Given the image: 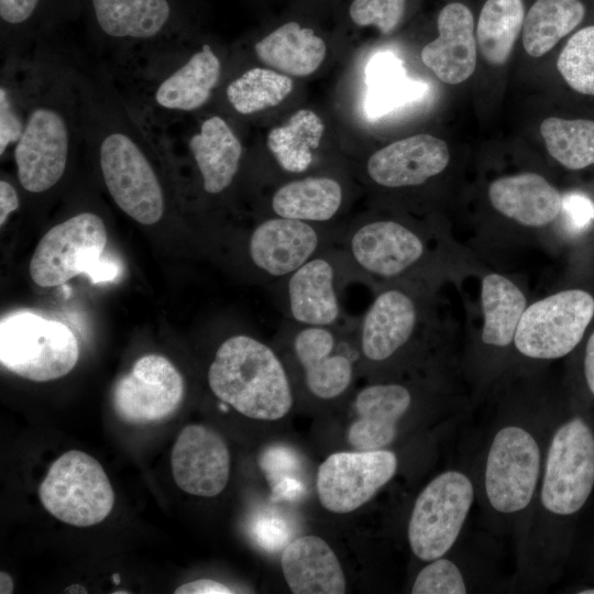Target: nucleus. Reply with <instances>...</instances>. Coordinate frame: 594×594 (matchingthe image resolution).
I'll return each instance as SVG.
<instances>
[{
    "instance_id": "obj_31",
    "label": "nucleus",
    "mask_w": 594,
    "mask_h": 594,
    "mask_svg": "<svg viewBox=\"0 0 594 594\" xmlns=\"http://www.w3.org/2000/svg\"><path fill=\"white\" fill-rule=\"evenodd\" d=\"M323 132L324 124L317 113L300 109L268 132L266 145L282 170L300 175L312 166Z\"/></svg>"
},
{
    "instance_id": "obj_6",
    "label": "nucleus",
    "mask_w": 594,
    "mask_h": 594,
    "mask_svg": "<svg viewBox=\"0 0 594 594\" xmlns=\"http://www.w3.org/2000/svg\"><path fill=\"white\" fill-rule=\"evenodd\" d=\"M486 198L496 220L469 244L482 261L520 246L546 245L549 232L557 235L562 193L541 174L499 176L488 184Z\"/></svg>"
},
{
    "instance_id": "obj_40",
    "label": "nucleus",
    "mask_w": 594,
    "mask_h": 594,
    "mask_svg": "<svg viewBox=\"0 0 594 594\" xmlns=\"http://www.w3.org/2000/svg\"><path fill=\"white\" fill-rule=\"evenodd\" d=\"M594 222V201L582 191L562 194V208L558 224V234L580 235Z\"/></svg>"
},
{
    "instance_id": "obj_23",
    "label": "nucleus",
    "mask_w": 594,
    "mask_h": 594,
    "mask_svg": "<svg viewBox=\"0 0 594 594\" xmlns=\"http://www.w3.org/2000/svg\"><path fill=\"white\" fill-rule=\"evenodd\" d=\"M170 463L177 486L196 496L220 494L230 475V454L226 442L202 425H189L179 432Z\"/></svg>"
},
{
    "instance_id": "obj_10",
    "label": "nucleus",
    "mask_w": 594,
    "mask_h": 594,
    "mask_svg": "<svg viewBox=\"0 0 594 594\" xmlns=\"http://www.w3.org/2000/svg\"><path fill=\"white\" fill-rule=\"evenodd\" d=\"M107 228L96 212L82 210L52 227L40 240L30 262V275L41 287L59 286L78 274L94 280L116 276V267L101 262Z\"/></svg>"
},
{
    "instance_id": "obj_32",
    "label": "nucleus",
    "mask_w": 594,
    "mask_h": 594,
    "mask_svg": "<svg viewBox=\"0 0 594 594\" xmlns=\"http://www.w3.org/2000/svg\"><path fill=\"white\" fill-rule=\"evenodd\" d=\"M580 0H536L522 25V45L531 57H540L573 31L583 20Z\"/></svg>"
},
{
    "instance_id": "obj_43",
    "label": "nucleus",
    "mask_w": 594,
    "mask_h": 594,
    "mask_svg": "<svg viewBox=\"0 0 594 594\" xmlns=\"http://www.w3.org/2000/svg\"><path fill=\"white\" fill-rule=\"evenodd\" d=\"M583 375L588 392L594 396V329L587 334L584 344Z\"/></svg>"
},
{
    "instance_id": "obj_2",
    "label": "nucleus",
    "mask_w": 594,
    "mask_h": 594,
    "mask_svg": "<svg viewBox=\"0 0 594 594\" xmlns=\"http://www.w3.org/2000/svg\"><path fill=\"white\" fill-rule=\"evenodd\" d=\"M102 62L138 119L161 130L202 110L223 72L217 48L197 41L194 31L114 52Z\"/></svg>"
},
{
    "instance_id": "obj_46",
    "label": "nucleus",
    "mask_w": 594,
    "mask_h": 594,
    "mask_svg": "<svg viewBox=\"0 0 594 594\" xmlns=\"http://www.w3.org/2000/svg\"><path fill=\"white\" fill-rule=\"evenodd\" d=\"M114 583L118 584L120 582V576L118 573L113 574Z\"/></svg>"
},
{
    "instance_id": "obj_35",
    "label": "nucleus",
    "mask_w": 594,
    "mask_h": 594,
    "mask_svg": "<svg viewBox=\"0 0 594 594\" xmlns=\"http://www.w3.org/2000/svg\"><path fill=\"white\" fill-rule=\"evenodd\" d=\"M26 56L2 59L0 72L1 158L9 151L13 153L26 119L30 94Z\"/></svg>"
},
{
    "instance_id": "obj_26",
    "label": "nucleus",
    "mask_w": 594,
    "mask_h": 594,
    "mask_svg": "<svg viewBox=\"0 0 594 594\" xmlns=\"http://www.w3.org/2000/svg\"><path fill=\"white\" fill-rule=\"evenodd\" d=\"M437 38L421 51L422 63L444 84L465 81L476 66L473 15L459 2L444 6L438 14Z\"/></svg>"
},
{
    "instance_id": "obj_39",
    "label": "nucleus",
    "mask_w": 594,
    "mask_h": 594,
    "mask_svg": "<svg viewBox=\"0 0 594 594\" xmlns=\"http://www.w3.org/2000/svg\"><path fill=\"white\" fill-rule=\"evenodd\" d=\"M405 8L406 0H352L348 14L356 26H374L389 34L399 25Z\"/></svg>"
},
{
    "instance_id": "obj_1",
    "label": "nucleus",
    "mask_w": 594,
    "mask_h": 594,
    "mask_svg": "<svg viewBox=\"0 0 594 594\" xmlns=\"http://www.w3.org/2000/svg\"><path fill=\"white\" fill-rule=\"evenodd\" d=\"M350 283L375 289L398 283L441 289L477 277L485 263L439 221L373 216L343 227L337 244Z\"/></svg>"
},
{
    "instance_id": "obj_5",
    "label": "nucleus",
    "mask_w": 594,
    "mask_h": 594,
    "mask_svg": "<svg viewBox=\"0 0 594 594\" xmlns=\"http://www.w3.org/2000/svg\"><path fill=\"white\" fill-rule=\"evenodd\" d=\"M207 380L219 400L252 419L278 420L294 403L290 378L278 353L250 333H234L219 344Z\"/></svg>"
},
{
    "instance_id": "obj_42",
    "label": "nucleus",
    "mask_w": 594,
    "mask_h": 594,
    "mask_svg": "<svg viewBox=\"0 0 594 594\" xmlns=\"http://www.w3.org/2000/svg\"><path fill=\"white\" fill-rule=\"evenodd\" d=\"M175 594H230L233 593L227 585L215 580H195L178 586Z\"/></svg>"
},
{
    "instance_id": "obj_19",
    "label": "nucleus",
    "mask_w": 594,
    "mask_h": 594,
    "mask_svg": "<svg viewBox=\"0 0 594 594\" xmlns=\"http://www.w3.org/2000/svg\"><path fill=\"white\" fill-rule=\"evenodd\" d=\"M396 470L397 457L391 450L333 453L318 469L319 501L329 512L351 513L387 484Z\"/></svg>"
},
{
    "instance_id": "obj_33",
    "label": "nucleus",
    "mask_w": 594,
    "mask_h": 594,
    "mask_svg": "<svg viewBox=\"0 0 594 594\" xmlns=\"http://www.w3.org/2000/svg\"><path fill=\"white\" fill-rule=\"evenodd\" d=\"M522 0H487L477 25L476 43L483 57L492 65H504L522 30Z\"/></svg>"
},
{
    "instance_id": "obj_21",
    "label": "nucleus",
    "mask_w": 594,
    "mask_h": 594,
    "mask_svg": "<svg viewBox=\"0 0 594 594\" xmlns=\"http://www.w3.org/2000/svg\"><path fill=\"white\" fill-rule=\"evenodd\" d=\"M451 161L448 144L430 134L395 141L370 155L365 175L377 189H418L441 176Z\"/></svg>"
},
{
    "instance_id": "obj_20",
    "label": "nucleus",
    "mask_w": 594,
    "mask_h": 594,
    "mask_svg": "<svg viewBox=\"0 0 594 594\" xmlns=\"http://www.w3.org/2000/svg\"><path fill=\"white\" fill-rule=\"evenodd\" d=\"M184 391L183 376L168 359L146 354L117 381L112 391L113 408L129 424L156 422L175 413Z\"/></svg>"
},
{
    "instance_id": "obj_4",
    "label": "nucleus",
    "mask_w": 594,
    "mask_h": 594,
    "mask_svg": "<svg viewBox=\"0 0 594 594\" xmlns=\"http://www.w3.org/2000/svg\"><path fill=\"white\" fill-rule=\"evenodd\" d=\"M441 289L414 283H398L375 289L353 336L363 362L385 369L431 355L441 359L454 332L443 310Z\"/></svg>"
},
{
    "instance_id": "obj_14",
    "label": "nucleus",
    "mask_w": 594,
    "mask_h": 594,
    "mask_svg": "<svg viewBox=\"0 0 594 594\" xmlns=\"http://www.w3.org/2000/svg\"><path fill=\"white\" fill-rule=\"evenodd\" d=\"M538 439L518 424L502 426L493 436L484 464V492L497 513L513 515L534 501L542 468Z\"/></svg>"
},
{
    "instance_id": "obj_18",
    "label": "nucleus",
    "mask_w": 594,
    "mask_h": 594,
    "mask_svg": "<svg viewBox=\"0 0 594 594\" xmlns=\"http://www.w3.org/2000/svg\"><path fill=\"white\" fill-rule=\"evenodd\" d=\"M355 320L341 327L306 326L285 319L279 324L278 336L288 344L304 386L312 397L332 400L350 388L354 365L343 346Z\"/></svg>"
},
{
    "instance_id": "obj_15",
    "label": "nucleus",
    "mask_w": 594,
    "mask_h": 594,
    "mask_svg": "<svg viewBox=\"0 0 594 594\" xmlns=\"http://www.w3.org/2000/svg\"><path fill=\"white\" fill-rule=\"evenodd\" d=\"M474 502L471 479L458 470L433 477L417 496L408 521V542L421 561L443 557L453 547Z\"/></svg>"
},
{
    "instance_id": "obj_9",
    "label": "nucleus",
    "mask_w": 594,
    "mask_h": 594,
    "mask_svg": "<svg viewBox=\"0 0 594 594\" xmlns=\"http://www.w3.org/2000/svg\"><path fill=\"white\" fill-rule=\"evenodd\" d=\"M594 320V296L581 287H563L529 300L516 338V362H547L569 355L584 340Z\"/></svg>"
},
{
    "instance_id": "obj_41",
    "label": "nucleus",
    "mask_w": 594,
    "mask_h": 594,
    "mask_svg": "<svg viewBox=\"0 0 594 594\" xmlns=\"http://www.w3.org/2000/svg\"><path fill=\"white\" fill-rule=\"evenodd\" d=\"M21 200L19 193L14 185L6 179L0 180V226H3L9 216L16 211L20 207Z\"/></svg>"
},
{
    "instance_id": "obj_3",
    "label": "nucleus",
    "mask_w": 594,
    "mask_h": 594,
    "mask_svg": "<svg viewBox=\"0 0 594 594\" xmlns=\"http://www.w3.org/2000/svg\"><path fill=\"white\" fill-rule=\"evenodd\" d=\"M29 108L13 150L16 179L23 191L41 196L67 175L76 150L84 144L79 97L70 48L52 35L26 56Z\"/></svg>"
},
{
    "instance_id": "obj_30",
    "label": "nucleus",
    "mask_w": 594,
    "mask_h": 594,
    "mask_svg": "<svg viewBox=\"0 0 594 594\" xmlns=\"http://www.w3.org/2000/svg\"><path fill=\"white\" fill-rule=\"evenodd\" d=\"M365 84L364 111L371 119L418 99L426 89L424 82L407 76L403 62L389 52L378 53L369 61Z\"/></svg>"
},
{
    "instance_id": "obj_37",
    "label": "nucleus",
    "mask_w": 594,
    "mask_h": 594,
    "mask_svg": "<svg viewBox=\"0 0 594 594\" xmlns=\"http://www.w3.org/2000/svg\"><path fill=\"white\" fill-rule=\"evenodd\" d=\"M557 67L572 89L594 96V25L579 30L569 38Z\"/></svg>"
},
{
    "instance_id": "obj_45",
    "label": "nucleus",
    "mask_w": 594,
    "mask_h": 594,
    "mask_svg": "<svg viewBox=\"0 0 594 594\" xmlns=\"http://www.w3.org/2000/svg\"><path fill=\"white\" fill-rule=\"evenodd\" d=\"M580 594H594V588H585L582 591H579Z\"/></svg>"
},
{
    "instance_id": "obj_16",
    "label": "nucleus",
    "mask_w": 594,
    "mask_h": 594,
    "mask_svg": "<svg viewBox=\"0 0 594 594\" xmlns=\"http://www.w3.org/2000/svg\"><path fill=\"white\" fill-rule=\"evenodd\" d=\"M38 496L50 514L76 527L102 521L114 503L105 470L79 450L67 451L54 461L38 487Z\"/></svg>"
},
{
    "instance_id": "obj_11",
    "label": "nucleus",
    "mask_w": 594,
    "mask_h": 594,
    "mask_svg": "<svg viewBox=\"0 0 594 594\" xmlns=\"http://www.w3.org/2000/svg\"><path fill=\"white\" fill-rule=\"evenodd\" d=\"M79 348L74 332L63 322L33 312H15L0 324V362L10 372L34 382L68 374Z\"/></svg>"
},
{
    "instance_id": "obj_25",
    "label": "nucleus",
    "mask_w": 594,
    "mask_h": 594,
    "mask_svg": "<svg viewBox=\"0 0 594 594\" xmlns=\"http://www.w3.org/2000/svg\"><path fill=\"white\" fill-rule=\"evenodd\" d=\"M81 18L79 0H0L1 58H22Z\"/></svg>"
},
{
    "instance_id": "obj_44",
    "label": "nucleus",
    "mask_w": 594,
    "mask_h": 594,
    "mask_svg": "<svg viewBox=\"0 0 594 594\" xmlns=\"http://www.w3.org/2000/svg\"><path fill=\"white\" fill-rule=\"evenodd\" d=\"M13 592V581L7 572L0 573V593L10 594Z\"/></svg>"
},
{
    "instance_id": "obj_12",
    "label": "nucleus",
    "mask_w": 594,
    "mask_h": 594,
    "mask_svg": "<svg viewBox=\"0 0 594 594\" xmlns=\"http://www.w3.org/2000/svg\"><path fill=\"white\" fill-rule=\"evenodd\" d=\"M349 284L343 255L334 245L270 287L285 320L341 327L355 320L344 314L341 302L342 290Z\"/></svg>"
},
{
    "instance_id": "obj_28",
    "label": "nucleus",
    "mask_w": 594,
    "mask_h": 594,
    "mask_svg": "<svg viewBox=\"0 0 594 594\" xmlns=\"http://www.w3.org/2000/svg\"><path fill=\"white\" fill-rule=\"evenodd\" d=\"M284 578L295 594H342L346 581L341 564L320 537L302 536L284 549L280 558Z\"/></svg>"
},
{
    "instance_id": "obj_34",
    "label": "nucleus",
    "mask_w": 594,
    "mask_h": 594,
    "mask_svg": "<svg viewBox=\"0 0 594 594\" xmlns=\"http://www.w3.org/2000/svg\"><path fill=\"white\" fill-rule=\"evenodd\" d=\"M293 87V80L287 75L251 67L227 82L223 98L235 113L251 116L279 105Z\"/></svg>"
},
{
    "instance_id": "obj_27",
    "label": "nucleus",
    "mask_w": 594,
    "mask_h": 594,
    "mask_svg": "<svg viewBox=\"0 0 594 594\" xmlns=\"http://www.w3.org/2000/svg\"><path fill=\"white\" fill-rule=\"evenodd\" d=\"M342 183L330 175H307L277 186L268 200L266 217H282L332 226L344 206Z\"/></svg>"
},
{
    "instance_id": "obj_7",
    "label": "nucleus",
    "mask_w": 594,
    "mask_h": 594,
    "mask_svg": "<svg viewBox=\"0 0 594 594\" xmlns=\"http://www.w3.org/2000/svg\"><path fill=\"white\" fill-rule=\"evenodd\" d=\"M479 279L476 311L469 312L468 358L482 382L497 378L515 365V338L529 302L525 283L485 266Z\"/></svg>"
},
{
    "instance_id": "obj_36",
    "label": "nucleus",
    "mask_w": 594,
    "mask_h": 594,
    "mask_svg": "<svg viewBox=\"0 0 594 594\" xmlns=\"http://www.w3.org/2000/svg\"><path fill=\"white\" fill-rule=\"evenodd\" d=\"M540 132L550 156L566 169L580 170L594 164L593 120L551 117L541 122Z\"/></svg>"
},
{
    "instance_id": "obj_17",
    "label": "nucleus",
    "mask_w": 594,
    "mask_h": 594,
    "mask_svg": "<svg viewBox=\"0 0 594 594\" xmlns=\"http://www.w3.org/2000/svg\"><path fill=\"white\" fill-rule=\"evenodd\" d=\"M343 227L264 217L248 233V263L261 282L272 286L307 261L339 243Z\"/></svg>"
},
{
    "instance_id": "obj_24",
    "label": "nucleus",
    "mask_w": 594,
    "mask_h": 594,
    "mask_svg": "<svg viewBox=\"0 0 594 594\" xmlns=\"http://www.w3.org/2000/svg\"><path fill=\"white\" fill-rule=\"evenodd\" d=\"M199 176L202 193L218 197L234 184L243 158V145L224 117L208 114L182 135Z\"/></svg>"
},
{
    "instance_id": "obj_29",
    "label": "nucleus",
    "mask_w": 594,
    "mask_h": 594,
    "mask_svg": "<svg viewBox=\"0 0 594 594\" xmlns=\"http://www.w3.org/2000/svg\"><path fill=\"white\" fill-rule=\"evenodd\" d=\"M326 53L324 41L296 21L283 23L254 44V54L261 63L295 77L315 73Z\"/></svg>"
},
{
    "instance_id": "obj_13",
    "label": "nucleus",
    "mask_w": 594,
    "mask_h": 594,
    "mask_svg": "<svg viewBox=\"0 0 594 594\" xmlns=\"http://www.w3.org/2000/svg\"><path fill=\"white\" fill-rule=\"evenodd\" d=\"M594 488V432L581 417L554 431L543 460L540 504L550 515L576 514Z\"/></svg>"
},
{
    "instance_id": "obj_8",
    "label": "nucleus",
    "mask_w": 594,
    "mask_h": 594,
    "mask_svg": "<svg viewBox=\"0 0 594 594\" xmlns=\"http://www.w3.org/2000/svg\"><path fill=\"white\" fill-rule=\"evenodd\" d=\"M92 43L107 55L194 31L186 0H79Z\"/></svg>"
},
{
    "instance_id": "obj_38",
    "label": "nucleus",
    "mask_w": 594,
    "mask_h": 594,
    "mask_svg": "<svg viewBox=\"0 0 594 594\" xmlns=\"http://www.w3.org/2000/svg\"><path fill=\"white\" fill-rule=\"evenodd\" d=\"M466 581L455 562L440 557L429 561L417 574L413 594H464Z\"/></svg>"
},
{
    "instance_id": "obj_22",
    "label": "nucleus",
    "mask_w": 594,
    "mask_h": 594,
    "mask_svg": "<svg viewBox=\"0 0 594 594\" xmlns=\"http://www.w3.org/2000/svg\"><path fill=\"white\" fill-rule=\"evenodd\" d=\"M415 400V386L394 378L363 387L353 400L355 419L348 429L349 443L361 451L386 449Z\"/></svg>"
}]
</instances>
